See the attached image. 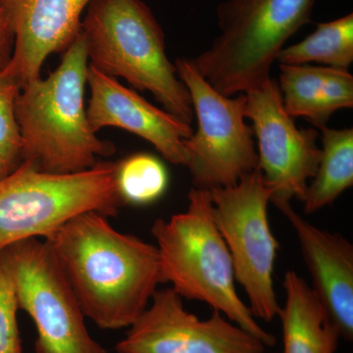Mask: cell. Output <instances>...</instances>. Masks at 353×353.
<instances>
[{
  "mask_svg": "<svg viewBox=\"0 0 353 353\" xmlns=\"http://www.w3.org/2000/svg\"><path fill=\"white\" fill-rule=\"evenodd\" d=\"M21 88L10 64L0 70V181L23 162L22 139L15 113Z\"/></svg>",
  "mask_w": 353,
  "mask_h": 353,
  "instance_id": "20",
  "label": "cell"
},
{
  "mask_svg": "<svg viewBox=\"0 0 353 353\" xmlns=\"http://www.w3.org/2000/svg\"><path fill=\"white\" fill-rule=\"evenodd\" d=\"M283 353H334L341 338L312 288L296 271L284 277Z\"/></svg>",
  "mask_w": 353,
  "mask_h": 353,
  "instance_id": "16",
  "label": "cell"
},
{
  "mask_svg": "<svg viewBox=\"0 0 353 353\" xmlns=\"http://www.w3.org/2000/svg\"><path fill=\"white\" fill-rule=\"evenodd\" d=\"M17 292L10 272L0 256V353H22Z\"/></svg>",
  "mask_w": 353,
  "mask_h": 353,
  "instance_id": "21",
  "label": "cell"
},
{
  "mask_svg": "<svg viewBox=\"0 0 353 353\" xmlns=\"http://www.w3.org/2000/svg\"><path fill=\"white\" fill-rule=\"evenodd\" d=\"M88 58L82 32L65 51L48 78L21 88L15 113L23 145V162L37 170L72 174L92 168L110 157L112 143L97 138L85 106Z\"/></svg>",
  "mask_w": 353,
  "mask_h": 353,
  "instance_id": "2",
  "label": "cell"
},
{
  "mask_svg": "<svg viewBox=\"0 0 353 353\" xmlns=\"http://www.w3.org/2000/svg\"><path fill=\"white\" fill-rule=\"evenodd\" d=\"M117 162L52 174L22 164L0 181V253L31 239H44L76 216L97 212L112 217L123 205L116 188Z\"/></svg>",
  "mask_w": 353,
  "mask_h": 353,
  "instance_id": "6",
  "label": "cell"
},
{
  "mask_svg": "<svg viewBox=\"0 0 353 353\" xmlns=\"http://www.w3.org/2000/svg\"><path fill=\"white\" fill-rule=\"evenodd\" d=\"M81 32L88 64L148 90L165 111L192 125L189 90L167 57L161 26L143 0H92Z\"/></svg>",
  "mask_w": 353,
  "mask_h": 353,
  "instance_id": "4",
  "label": "cell"
},
{
  "mask_svg": "<svg viewBox=\"0 0 353 353\" xmlns=\"http://www.w3.org/2000/svg\"><path fill=\"white\" fill-rule=\"evenodd\" d=\"M0 256L12 276L21 310L36 326V353H110L88 333L85 313L46 241H20Z\"/></svg>",
  "mask_w": 353,
  "mask_h": 353,
  "instance_id": "9",
  "label": "cell"
},
{
  "mask_svg": "<svg viewBox=\"0 0 353 353\" xmlns=\"http://www.w3.org/2000/svg\"><path fill=\"white\" fill-rule=\"evenodd\" d=\"M106 216L83 213L43 239L85 317L103 330L129 328L164 284L157 245L121 233Z\"/></svg>",
  "mask_w": 353,
  "mask_h": 353,
  "instance_id": "1",
  "label": "cell"
},
{
  "mask_svg": "<svg viewBox=\"0 0 353 353\" xmlns=\"http://www.w3.org/2000/svg\"><path fill=\"white\" fill-rule=\"evenodd\" d=\"M187 210L157 219L152 234L159 252L164 282L182 299L208 303L267 347L273 334L256 322L238 294L233 262L213 215L210 192L192 188Z\"/></svg>",
  "mask_w": 353,
  "mask_h": 353,
  "instance_id": "3",
  "label": "cell"
},
{
  "mask_svg": "<svg viewBox=\"0 0 353 353\" xmlns=\"http://www.w3.org/2000/svg\"><path fill=\"white\" fill-rule=\"evenodd\" d=\"M145 310L116 345L117 353H264L266 345L213 310L201 320L172 289L157 290Z\"/></svg>",
  "mask_w": 353,
  "mask_h": 353,
  "instance_id": "11",
  "label": "cell"
},
{
  "mask_svg": "<svg viewBox=\"0 0 353 353\" xmlns=\"http://www.w3.org/2000/svg\"><path fill=\"white\" fill-rule=\"evenodd\" d=\"M279 88L290 117H303L319 129L336 111L353 108V76L347 70L280 64Z\"/></svg>",
  "mask_w": 353,
  "mask_h": 353,
  "instance_id": "15",
  "label": "cell"
},
{
  "mask_svg": "<svg viewBox=\"0 0 353 353\" xmlns=\"http://www.w3.org/2000/svg\"><path fill=\"white\" fill-rule=\"evenodd\" d=\"M87 83L90 90L87 114L92 131L106 127L126 130L154 146L167 161L187 167L189 152L185 141L194 132L190 125L90 64Z\"/></svg>",
  "mask_w": 353,
  "mask_h": 353,
  "instance_id": "12",
  "label": "cell"
},
{
  "mask_svg": "<svg viewBox=\"0 0 353 353\" xmlns=\"http://www.w3.org/2000/svg\"><path fill=\"white\" fill-rule=\"evenodd\" d=\"M276 61L283 65L315 62L348 71L353 62V14L320 23L303 41L283 48Z\"/></svg>",
  "mask_w": 353,
  "mask_h": 353,
  "instance_id": "18",
  "label": "cell"
},
{
  "mask_svg": "<svg viewBox=\"0 0 353 353\" xmlns=\"http://www.w3.org/2000/svg\"><path fill=\"white\" fill-rule=\"evenodd\" d=\"M314 2L225 0L217 7L219 34L190 62L220 94H245L271 78L272 65L288 39L307 24Z\"/></svg>",
  "mask_w": 353,
  "mask_h": 353,
  "instance_id": "5",
  "label": "cell"
},
{
  "mask_svg": "<svg viewBox=\"0 0 353 353\" xmlns=\"http://www.w3.org/2000/svg\"><path fill=\"white\" fill-rule=\"evenodd\" d=\"M245 118L252 120L259 145V166L278 206L303 201L319 163L318 132L299 129L285 112L278 83L272 78L245 92Z\"/></svg>",
  "mask_w": 353,
  "mask_h": 353,
  "instance_id": "10",
  "label": "cell"
},
{
  "mask_svg": "<svg viewBox=\"0 0 353 353\" xmlns=\"http://www.w3.org/2000/svg\"><path fill=\"white\" fill-rule=\"evenodd\" d=\"M175 66L197 121L196 131L185 141L194 188L211 192L236 185L259 166L252 128L245 122V94H220L187 58L176 59Z\"/></svg>",
  "mask_w": 353,
  "mask_h": 353,
  "instance_id": "8",
  "label": "cell"
},
{
  "mask_svg": "<svg viewBox=\"0 0 353 353\" xmlns=\"http://www.w3.org/2000/svg\"><path fill=\"white\" fill-rule=\"evenodd\" d=\"M116 188L123 204L146 205L163 196L168 188L166 167L148 153H136L117 162Z\"/></svg>",
  "mask_w": 353,
  "mask_h": 353,
  "instance_id": "19",
  "label": "cell"
},
{
  "mask_svg": "<svg viewBox=\"0 0 353 353\" xmlns=\"http://www.w3.org/2000/svg\"><path fill=\"white\" fill-rule=\"evenodd\" d=\"M353 185V130L322 129V148L317 170L303 199L305 214L331 205Z\"/></svg>",
  "mask_w": 353,
  "mask_h": 353,
  "instance_id": "17",
  "label": "cell"
},
{
  "mask_svg": "<svg viewBox=\"0 0 353 353\" xmlns=\"http://www.w3.org/2000/svg\"><path fill=\"white\" fill-rule=\"evenodd\" d=\"M14 36L6 19L3 3L0 0V70L6 68L12 58Z\"/></svg>",
  "mask_w": 353,
  "mask_h": 353,
  "instance_id": "22",
  "label": "cell"
},
{
  "mask_svg": "<svg viewBox=\"0 0 353 353\" xmlns=\"http://www.w3.org/2000/svg\"><path fill=\"white\" fill-rule=\"evenodd\" d=\"M92 0H2L14 36L9 62L22 88L41 77L52 53H64L81 34L82 14Z\"/></svg>",
  "mask_w": 353,
  "mask_h": 353,
  "instance_id": "13",
  "label": "cell"
},
{
  "mask_svg": "<svg viewBox=\"0 0 353 353\" xmlns=\"http://www.w3.org/2000/svg\"><path fill=\"white\" fill-rule=\"evenodd\" d=\"M213 215L226 243L234 278L245 290L255 318L271 322L280 312L274 268L280 243L272 232V192L259 169L231 187L211 190Z\"/></svg>",
  "mask_w": 353,
  "mask_h": 353,
  "instance_id": "7",
  "label": "cell"
},
{
  "mask_svg": "<svg viewBox=\"0 0 353 353\" xmlns=\"http://www.w3.org/2000/svg\"><path fill=\"white\" fill-rule=\"evenodd\" d=\"M296 234L312 290L341 338L353 339V245L340 234L311 224L292 204L276 206Z\"/></svg>",
  "mask_w": 353,
  "mask_h": 353,
  "instance_id": "14",
  "label": "cell"
}]
</instances>
